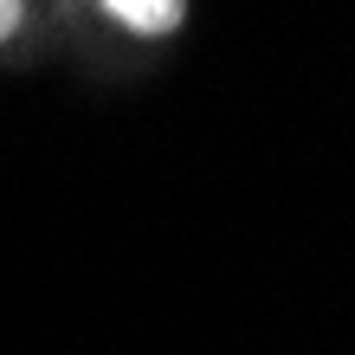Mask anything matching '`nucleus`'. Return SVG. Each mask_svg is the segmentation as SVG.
I'll return each mask as SVG.
<instances>
[{
  "label": "nucleus",
  "mask_w": 355,
  "mask_h": 355,
  "mask_svg": "<svg viewBox=\"0 0 355 355\" xmlns=\"http://www.w3.org/2000/svg\"><path fill=\"white\" fill-rule=\"evenodd\" d=\"M130 33H175L181 26V0H103Z\"/></svg>",
  "instance_id": "nucleus-1"
},
{
  "label": "nucleus",
  "mask_w": 355,
  "mask_h": 355,
  "mask_svg": "<svg viewBox=\"0 0 355 355\" xmlns=\"http://www.w3.org/2000/svg\"><path fill=\"white\" fill-rule=\"evenodd\" d=\"M13 26H19V0H0V39H7Z\"/></svg>",
  "instance_id": "nucleus-2"
}]
</instances>
